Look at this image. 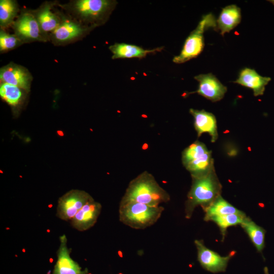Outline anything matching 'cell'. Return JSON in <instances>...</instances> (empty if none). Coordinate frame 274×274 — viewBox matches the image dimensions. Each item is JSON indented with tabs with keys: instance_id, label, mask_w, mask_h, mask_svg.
<instances>
[{
	"instance_id": "22",
	"label": "cell",
	"mask_w": 274,
	"mask_h": 274,
	"mask_svg": "<svg viewBox=\"0 0 274 274\" xmlns=\"http://www.w3.org/2000/svg\"><path fill=\"white\" fill-rule=\"evenodd\" d=\"M37 19L41 30L45 32L54 31L61 23L48 6L45 7L39 12Z\"/></svg>"
},
{
	"instance_id": "26",
	"label": "cell",
	"mask_w": 274,
	"mask_h": 274,
	"mask_svg": "<svg viewBox=\"0 0 274 274\" xmlns=\"http://www.w3.org/2000/svg\"><path fill=\"white\" fill-rule=\"evenodd\" d=\"M264 274H269L267 267L265 266L263 269Z\"/></svg>"
},
{
	"instance_id": "25",
	"label": "cell",
	"mask_w": 274,
	"mask_h": 274,
	"mask_svg": "<svg viewBox=\"0 0 274 274\" xmlns=\"http://www.w3.org/2000/svg\"><path fill=\"white\" fill-rule=\"evenodd\" d=\"M20 43V39L15 35H10L1 30L0 33V50L7 51L17 47Z\"/></svg>"
},
{
	"instance_id": "17",
	"label": "cell",
	"mask_w": 274,
	"mask_h": 274,
	"mask_svg": "<svg viewBox=\"0 0 274 274\" xmlns=\"http://www.w3.org/2000/svg\"><path fill=\"white\" fill-rule=\"evenodd\" d=\"M113 54V59L143 58L148 54L160 51L161 48L154 49H144L138 46L126 44L115 43L109 47Z\"/></svg>"
},
{
	"instance_id": "27",
	"label": "cell",
	"mask_w": 274,
	"mask_h": 274,
	"mask_svg": "<svg viewBox=\"0 0 274 274\" xmlns=\"http://www.w3.org/2000/svg\"><path fill=\"white\" fill-rule=\"evenodd\" d=\"M268 2L271 3L274 6V0L268 1Z\"/></svg>"
},
{
	"instance_id": "21",
	"label": "cell",
	"mask_w": 274,
	"mask_h": 274,
	"mask_svg": "<svg viewBox=\"0 0 274 274\" xmlns=\"http://www.w3.org/2000/svg\"><path fill=\"white\" fill-rule=\"evenodd\" d=\"M246 217V214L242 211L236 214L212 217L209 221H213L218 225L224 239L227 229L232 226L241 225Z\"/></svg>"
},
{
	"instance_id": "19",
	"label": "cell",
	"mask_w": 274,
	"mask_h": 274,
	"mask_svg": "<svg viewBox=\"0 0 274 274\" xmlns=\"http://www.w3.org/2000/svg\"><path fill=\"white\" fill-rule=\"evenodd\" d=\"M240 225L248 235L257 251L262 253L265 247L266 230L247 216Z\"/></svg>"
},
{
	"instance_id": "6",
	"label": "cell",
	"mask_w": 274,
	"mask_h": 274,
	"mask_svg": "<svg viewBox=\"0 0 274 274\" xmlns=\"http://www.w3.org/2000/svg\"><path fill=\"white\" fill-rule=\"evenodd\" d=\"M93 199L84 191L71 190L59 198L56 216L63 221H71L86 203Z\"/></svg>"
},
{
	"instance_id": "28",
	"label": "cell",
	"mask_w": 274,
	"mask_h": 274,
	"mask_svg": "<svg viewBox=\"0 0 274 274\" xmlns=\"http://www.w3.org/2000/svg\"><path fill=\"white\" fill-rule=\"evenodd\" d=\"M47 231L48 232H50V230L49 229H47Z\"/></svg>"
},
{
	"instance_id": "12",
	"label": "cell",
	"mask_w": 274,
	"mask_h": 274,
	"mask_svg": "<svg viewBox=\"0 0 274 274\" xmlns=\"http://www.w3.org/2000/svg\"><path fill=\"white\" fill-rule=\"evenodd\" d=\"M111 2L107 0H79L74 3L73 8L77 14L87 20L100 18L110 9Z\"/></svg>"
},
{
	"instance_id": "13",
	"label": "cell",
	"mask_w": 274,
	"mask_h": 274,
	"mask_svg": "<svg viewBox=\"0 0 274 274\" xmlns=\"http://www.w3.org/2000/svg\"><path fill=\"white\" fill-rule=\"evenodd\" d=\"M189 112L194 118V126L198 136L199 137L202 133H208L211 137V142L215 143L218 138L215 116L204 110L190 109Z\"/></svg>"
},
{
	"instance_id": "30",
	"label": "cell",
	"mask_w": 274,
	"mask_h": 274,
	"mask_svg": "<svg viewBox=\"0 0 274 274\" xmlns=\"http://www.w3.org/2000/svg\"><path fill=\"white\" fill-rule=\"evenodd\" d=\"M52 206V205H50L49 207V208H51Z\"/></svg>"
},
{
	"instance_id": "14",
	"label": "cell",
	"mask_w": 274,
	"mask_h": 274,
	"mask_svg": "<svg viewBox=\"0 0 274 274\" xmlns=\"http://www.w3.org/2000/svg\"><path fill=\"white\" fill-rule=\"evenodd\" d=\"M271 78L259 75L255 70L248 67L242 69L237 79L233 83L251 89L255 96L262 95L265 86L270 81Z\"/></svg>"
},
{
	"instance_id": "29",
	"label": "cell",
	"mask_w": 274,
	"mask_h": 274,
	"mask_svg": "<svg viewBox=\"0 0 274 274\" xmlns=\"http://www.w3.org/2000/svg\"><path fill=\"white\" fill-rule=\"evenodd\" d=\"M22 251H23V252H25V250L24 249L22 250Z\"/></svg>"
},
{
	"instance_id": "7",
	"label": "cell",
	"mask_w": 274,
	"mask_h": 274,
	"mask_svg": "<svg viewBox=\"0 0 274 274\" xmlns=\"http://www.w3.org/2000/svg\"><path fill=\"white\" fill-rule=\"evenodd\" d=\"M194 244L197 251V260L201 267L212 273L225 272L229 260L236 252L231 251L226 256H221L206 247L202 240L196 239Z\"/></svg>"
},
{
	"instance_id": "20",
	"label": "cell",
	"mask_w": 274,
	"mask_h": 274,
	"mask_svg": "<svg viewBox=\"0 0 274 274\" xmlns=\"http://www.w3.org/2000/svg\"><path fill=\"white\" fill-rule=\"evenodd\" d=\"M202 209L205 213L204 220L206 221H208L212 217L236 214L242 212L224 199L221 195L208 206L202 208Z\"/></svg>"
},
{
	"instance_id": "10",
	"label": "cell",
	"mask_w": 274,
	"mask_h": 274,
	"mask_svg": "<svg viewBox=\"0 0 274 274\" xmlns=\"http://www.w3.org/2000/svg\"><path fill=\"white\" fill-rule=\"evenodd\" d=\"M101 204L94 199L86 203L71 220V224L79 231H86L96 223L101 210Z\"/></svg>"
},
{
	"instance_id": "4",
	"label": "cell",
	"mask_w": 274,
	"mask_h": 274,
	"mask_svg": "<svg viewBox=\"0 0 274 274\" xmlns=\"http://www.w3.org/2000/svg\"><path fill=\"white\" fill-rule=\"evenodd\" d=\"M182 161L192 178L204 176L215 168L211 151L204 144L198 141L184 149Z\"/></svg>"
},
{
	"instance_id": "5",
	"label": "cell",
	"mask_w": 274,
	"mask_h": 274,
	"mask_svg": "<svg viewBox=\"0 0 274 274\" xmlns=\"http://www.w3.org/2000/svg\"><path fill=\"white\" fill-rule=\"evenodd\" d=\"M210 28L216 30V20L212 13L202 16L196 28L186 39L180 54L173 58V62L183 63L198 56L204 46L203 33Z\"/></svg>"
},
{
	"instance_id": "2",
	"label": "cell",
	"mask_w": 274,
	"mask_h": 274,
	"mask_svg": "<svg viewBox=\"0 0 274 274\" xmlns=\"http://www.w3.org/2000/svg\"><path fill=\"white\" fill-rule=\"evenodd\" d=\"M192 178V185L185 202V217L191 218L195 208L206 207L221 196L222 185L215 168L207 174Z\"/></svg>"
},
{
	"instance_id": "23",
	"label": "cell",
	"mask_w": 274,
	"mask_h": 274,
	"mask_svg": "<svg viewBox=\"0 0 274 274\" xmlns=\"http://www.w3.org/2000/svg\"><path fill=\"white\" fill-rule=\"evenodd\" d=\"M18 11L15 1L1 0L0 1V23L2 26H7L11 23Z\"/></svg>"
},
{
	"instance_id": "1",
	"label": "cell",
	"mask_w": 274,
	"mask_h": 274,
	"mask_svg": "<svg viewBox=\"0 0 274 274\" xmlns=\"http://www.w3.org/2000/svg\"><path fill=\"white\" fill-rule=\"evenodd\" d=\"M169 194L150 173L144 172L133 179L120 202L134 201L152 206L168 202Z\"/></svg>"
},
{
	"instance_id": "18",
	"label": "cell",
	"mask_w": 274,
	"mask_h": 274,
	"mask_svg": "<svg viewBox=\"0 0 274 274\" xmlns=\"http://www.w3.org/2000/svg\"><path fill=\"white\" fill-rule=\"evenodd\" d=\"M86 29L77 23L65 21L53 31L54 38L58 42L70 41L82 35Z\"/></svg>"
},
{
	"instance_id": "24",
	"label": "cell",
	"mask_w": 274,
	"mask_h": 274,
	"mask_svg": "<svg viewBox=\"0 0 274 274\" xmlns=\"http://www.w3.org/2000/svg\"><path fill=\"white\" fill-rule=\"evenodd\" d=\"M21 89L17 86L3 83L0 86V95L8 104L15 106L21 99L22 93Z\"/></svg>"
},
{
	"instance_id": "3",
	"label": "cell",
	"mask_w": 274,
	"mask_h": 274,
	"mask_svg": "<svg viewBox=\"0 0 274 274\" xmlns=\"http://www.w3.org/2000/svg\"><path fill=\"white\" fill-rule=\"evenodd\" d=\"M164 208L134 201L120 202V221L135 229H144L154 225L161 216Z\"/></svg>"
},
{
	"instance_id": "8",
	"label": "cell",
	"mask_w": 274,
	"mask_h": 274,
	"mask_svg": "<svg viewBox=\"0 0 274 274\" xmlns=\"http://www.w3.org/2000/svg\"><path fill=\"white\" fill-rule=\"evenodd\" d=\"M59 246L57 251V259L52 274H87L88 269L84 270L70 256L72 249L67 247V239L63 234L59 237Z\"/></svg>"
},
{
	"instance_id": "15",
	"label": "cell",
	"mask_w": 274,
	"mask_h": 274,
	"mask_svg": "<svg viewBox=\"0 0 274 274\" xmlns=\"http://www.w3.org/2000/svg\"><path fill=\"white\" fill-rule=\"evenodd\" d=\"M14 28L17 36L28 41L39 40L41 39V28L39 23L32 15L25 13L15 22Z\"/></svg>"
},
{
	"instance_id": "11",
	"label": "cell",
	"mask_w": 274,
	"mask_h": 274,
	"mask_svg": "<svg viewBox=\"0 0 274 274\" xmlns=\"http://www.w3.org/2000/svg\"><path fill=\"white\" fill-rule=\"evenodd\" d=\"M0 79L3 83L17 86L27 91H29L31 76L23 66L14 64H9L1 68Z\"/></svg>"
},
{
	"instance_id": "9",
	"label": "cell",
	"mask_w": 274,
	"mask_h": 274,
	"mask_svg": "<svg viewBox=\"0 0 274 274\" xmlns=\"http://www.w3.org/2000/svg\"><path fill=\"white\" fill-rule=\"evenodd\" d=\"M198 83L197 93L207 99L216 102L222 99L227 91V87L212 73L200 74L194 77Z\"/></svg>"
},
{
	"instance_id": "16",
	"label": "cell",
	"mask_w": 274,
	"mask_h": 274,
	"mask_svg": "<svg viewBox=\"0 0 274 274\" xmlns=\"http://www.w3.org/2000/svg\"><path fill=\"white\" fill-rule=\"evenodd\" d=\"M241 9L235 5H230L223 8L216 20V30H219L222 36L229 32L241 22Z\"/></svg>"
}]
</instances>
